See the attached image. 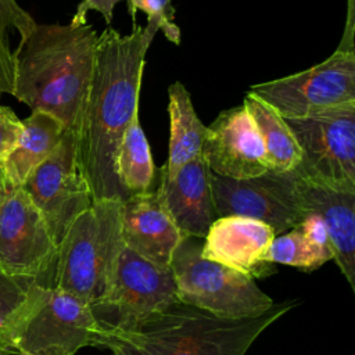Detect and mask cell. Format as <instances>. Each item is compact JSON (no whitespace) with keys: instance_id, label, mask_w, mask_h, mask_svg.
I'll list each match as a JSON object with an SVG mask.
<instances>
[{"instance_id":"1","label":"cell","mask_w":355,"mask_h":355,"mask_svg":"<svg viewBox=\"0 0 355 355\" xmlns=\"http://www.w3.org/2000/svg\"><path fill=\"white\" fill-rule=\"evenodd\" d=\"M157 32L151 25L135 22L129 35L110 26L98 35L93 75L75 132L78 165L93 201L128 198L116 178V154L128 126L139 115L146 53Z\"/></svg>"},{"instance_id":"2","label":"cell","mask_w":355,"mask_h":355,"mask_svg":"<svg viewBox=\"0 0 355 355\" xmlns=\"http://www.w3.org/2000/svg\"><path fill=\"white\" fill-rule=\"evenodd\" d=\"M98 33L89 24L37 25L19 42L12 96L76 132L89 92Z\"/></svg>"},{"instance_id":"3","label":"cell","mask_w":355,"mask_h":355,"mask_svg":"<svg viewBox=\"0 0 355 355\" xmlns=\"http://www.w3.org/2000/svg\"><path fill=\"white\" fill-rule=\"evenodd\" d=\"M297 304L286 300L259 316L232 319L176 301L129 330H94L90 345L112 355H245L255 338Z\"/></svg>"},{"instance_id":"4","label":"cell","mask_w":355,"mask_h":355,"mask_svg":"<svg viewBox=\"0 0 355 355\" xmlns=\"http://www.w3.org/2000/svg\"><path fill=\"white\" fill-rule=\"evenodd\" d=\"M121 200H101L80 214L57 247L49 287L89 305L104 295L123 248Z\"/></svg>"},{"instance_id":"5","label":"cell","mask_w":355,"mask_h":355,"mask_svg":"<svg viewBox=\"0 0 355 355\" xmlns=\"http://www.w3.org/2000/svg\"><path fill=\"white\" fill-rule=\"evenodd\" d=\"M171 270L179 301L216 316L255 318L275 304L252 277L205 259L197 237H183L172 255Z\"/></svg>"},{"instance_id":"6","label":"cell","mask_w":355,"mask_h":355,"mask_svg":"<svg viewBox=\"0 0 355 355\" xmlns=\"http://www.w3.org/2000/svg\"><path fill=\"white\" fill-rule=\"evenodd\" d=\"M97 329L90 305L39 283L4 340L24 355H75Z\"/></svg>"},{"instance_id":"7","label":"cell","mask_w":355,"mask_h":355,"mask_svg":"<svg viewBox=\"0 0 355 355\" xmlns=\"http://www.w3.org/2000/svg\"><path fill=\"white\" fill-rule=\"evenodd\" d=\"M284 119L301 150L295 173L355 193V103Z\"/></svg>"},{"instance_id":"8","label":"cell","mask_w":355,"mask_h":355,"mask_svg":"<svg viewBox=\"0 0 355 355\" xmlns=\"http://www.w3.org/2000/svg\"><path fill=\"white\" fill-rule=\"evenodd\" d=\"M176 301L171 268L158 266L123 245L110 287L90 304V311L96 330L122 331Z\"/></svg>"},{"instance_id":"9","label":"cell","mask_w":355,"mask_h":355,"mask_svg":"<svg viewBox=\"0 0 355 355\" xmlns=\"http://www.w3.org/2000/svg\"><path fill=\"white\" fill-rule=\"evenodd\" d=\"M254 94L283 118H302L355 103V50H338L322 62L279 79L252 85Z\"/></svg>"},{"instance_id":"10","label":"cell","mask_w":355,"mask_h":355,"mask_svg":"<svg viewBox=\"0 0 355 355\" xmlns=\"http://www.w3.org/2000/svg\"><path fill=\"white\" fill-rule=\"evenodd\" d=\"M209 184L216 218L234 215L257 219L269 225L277 236L297 227L306 215L294 171H269L247 179L209 172Z\"/></svg>"},{"instance_id":"11","label":"cell","mask_w":355,"mask_h":355,"mask_svg":"<svg viewBox=\"0 0 355 355\" xmlns=\"http://www.w3.org/2000/svg\"><path fill=\"white\" fill-rule=\"evenodd\" d=\"M21 187L43 216L58 247L73 220L93 204L78 165L73 130H65L58 147L29 173Z\"/></svg>"},{"instance_id":"12","label":"cell","mask_w":355,"mask_h":355,"mask_svg":"<svg viewBox=\"0 0 355 355\" xmlns=\"http://www.w3.org/2000/svg\"><path fill=\"white\" fill-rule=\"evenodd\" d=\"M55 254L57 245L43 216L18 187L0 208V268L47 286Z\"/></svg>"},{"instance_id":"13","label":"cell","mask_w":355,"mask_h":355,"mask_svg":"<svg viewBox=\"0 0 355 355\" xmlns=\"http://www.w3.org/2000/svg\"><path fill=\"white\" fill-rule=\"evenodd\" d=\"M202 157L209 172L222 178L247 179L270 171L261 135L244 104L222 111L207 126Z\"/></svg>"},{"instance_id":"14","label":"cell","mask_w":355,"mask_h":355,"mask_svg":"<svg viewBox=\"0 0 355 355\" xmlns=\"http://www.w3.org/2000/svg\"><path fill=\"white\" fill-rule=\"evenodd\" d=\"M275 236L273 229L261 220L234 215L219 216L204 237L201 255L252 279H262L276 272L273 263L266 261Z\"/></svg>"},{"instance_id":"15","label":"cell","mask_w":355,"mask_h":355,"mask_svg":"<svg viewBox=\"0 0 355 355\" xmlns=\"http://www.w3.org/2000/svg\"><path fill=\"white\" fill-rule=\"evenodd\" d=\"M121 233L125 247L162 268H171L175 250L186 237L155 187L122 201Z\"/></svg>"},{"instance_id":"16","label":"cell","mask_w":355,"mask_h":355,"mask_svg":"<svg viewBox=\"0 0 355 355\" xmlns=\"http://www.w3.org/2000/svg\"><path fill=\"white\" fill-rule=\"evenodd\" d=\"M157 186L165 208L184 236L204 239L216 219L209 169L202 154L184 164L173 175L157 171Z\"/></svg>"},{"instance_id":"17","label":"cell","mask_w":355,"mask_h":355,"mask_svg":"<svg viewBox=\"0 0 355 355\" xmlns=\"http://www.w3.org/2000/svg\"><path fill=\"white\" fill-rule=\"evenodd\" d=\"M297 189L306 214L313 212L322 219L333 261L355 291V193L316 183L298 175Z\"/></svg>"},{"instance_id":"18","label":"cell","mask_w":355,"mask_h":355,"mask_svg":"<svg viewBox=\"0 0 355 355\" xmlns=\"http://www.w3.org/2000/svg\"><path fill=\"white\" fill-rule=\"evenodd\" d=\"M64 133L62 123L47 112L32 111L22 119L21 137L3 162L12 190L21 187L29 173L53 154Z\"/></svg>"},{"instance_id":"19","label":"cell","mask_w":355,"mask_h":355,"mask_svg":"<svg viewBox=\"0 0 355 355\" xmlns=\"http://www.w3.org/2000/svg\"><path fill=\"white\" fill-rule=\"evenodd\" d=\"M168 158L159 169L164 175L171 176L184 164L202 154L207 126L198 118L190 93L179 80L168 87Z\"/></svg>"},{"instance_id":"20","label":"cell","mask_w":355,"mask_h":355,"mask_svg":"<svg viewBox=\"0 0 355 355\" xmlns=\"http://www.w3.org/2000/svg\"><path fill=\"white\" fill-rule=\"evenodd\" d=\"M243 104L251 114L261 135L270 171L277 173L295 171L301 162V150L286 119L248 92Z\"/></svg>"},{"instance_id":"21","label":"cell","mask_w":355,"mask_h":355,"mask_svg":"<svg viewBox=\"0 0 355 355\" xmlns=\"http://www.w3.org/2000/svg\"><path fill=\"white\" fill-rule=\"evenodd\" d=\"M115 171L125 194L133 196L154 187L157 169L153 162L147 137L136 115L128 126L118 148Z\"/></svg>"},{"instance_id":"22","label":"cell","mask_w":355,"mask_h":355,"mask_svg":"<svg viewBox=\"0 0 355 355\" xmlns=\"http://www.w3.org/2000/svg\"><path fill=\"white\" fill-rule=\"evenodd\" d=\"M330 259H333L330 245L312 241L298 227L275 236L266 252V261L270 263L288 265L306 272L320 268Z\"/></svg>"},{"instance_id":"23","label":"cell","mask_w":355,"mask_h":355,"mask_svg":"<svg viewBox=\"0 0 355 355\" xmlns=\"http://www.w3.org/2000/svg\"><path fill=\"white\" fill-rule=\"evenodd\" d=\"M35 26V19L17 0H0V94L14 93L15 54L10 46L11 32L17 31L22 40Z\"/></svg>"},{"instance_id":"24","label":"cell","mask_w":355,"mask_h":355,"mask_svg":"<svg viewBox=\"0 0 355 355\" xmlns=\"http://www.w3.org/2000/svg\"><path fill=\"white\" fill-rule=\"evenodd\" d=\"M39 283L32 277L10 275L0 268V338L4 340L19 319Z\"/></svg>"},{"instance_id":"25","label":"cell","mask_w":355,"mask_h":355,"mask_svg":"<svg viewBox=\"0 0 355 355\" xmlns=\"http://www.w3.org/2000/svg\"><path fill=\"white\" fill-rule=\"evenodd\" d=\"M126 8L132 24L136 22V12L140 10L147 14V25L161 31L169 42L180 44V28L173 22L172 0H126Z\"/></svg>"},{"instance_id":"26","label":"cell","mask_w":355,"mask_h":355,"mask_svg":"<svg viewBox=\"0 0 355 355\" xmlns=\"http://www.w3.org/2000/svg\"><path fill=\"white\" fill-rule=\"evenodd\" d=\"M22 133V119L10 108L0 105V162L11 154Z\"/></svg>"},{"instance_id":"27","label":"cell","mask_w":355,"mask_h":355,"mask_svg":"<svg viewBox=\"0 0 355 355\" xmlns=\"http://www.w3.org/2000/svg\"><path fill=\"white\" fill-rule=\"evenodd\" d=\"M121 0H82L78 7L76 11L71 19V24L75 25H86V14L92 10L100 12L105 21L107 25L111 24L112 17H114V8L115 4L119 3Z\"/></svg>"},{"instance_id":"28","label":"cell","mask_w":355,"mask_h":355,"mask_svg":"<svg viewBox=\"0 0 355 355\" xmlns=\"http://www.w3.org/2000/svg\"><path fill=\"white\" fill-rule=\"evenodd\" d=\"M354 36H355V0H347V19L344 26V33L337 49L345 50V51L355 50Z\"/></svg>"},{"instance_id":"29","label":"cell","mask_w":355,"mask_h":355,"mask_svg":"<svg viewBox=\"0 0 355 355\" xmlns=\"http://www.w3.org/2000/svg\"><path fill=\"white\" fill-rule=\"evenodd\" d=\"M14 190L11 189L8 180H7V176H6V172H4V165L3 162H0V208L1 205L6 202V200L8 198V196L12 193Z\"/></svg>"},{"instance_id":"30","label":"cell","mask_w":355,"mask_h":355,"mask_svg":"<svg viewBox=\"0 0 355 355\" xmlns=\"http://www.w3.org/2000/svg\"><path fill=\"white\" fill-rule=\"evenodd\" d=\"M0 354H7V355H10V354H17V352L7 344V341H4L3 338H0Z\"/></svg>"},{"instance_id":"31","label":"cell","mask_w":355,"mask_h":355,"mask_svg":"<svg viewBox=\"0 0 355 355\" xmlns=\"http://www.w3.org/2000/svg\"><path fill=\"white\" fill-rule=\"evenodd\" d=\"M0 355H7V354H0ZM17 355H24V354H17Z\"/></svg>"}]
</instances>
